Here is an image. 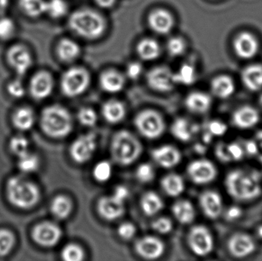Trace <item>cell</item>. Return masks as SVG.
<instances>
[{"instance_id":"6da1fadb","label":"cell","mask_w":262,"mask_h":261,"mask_svg":"<svg viewBox=\"0 0 262 261\" xmlns=\"http://www.w3.org/2000/svg\"><path fill=\"white\" fill-rule=\"evenodd\" d=\"M224 185L228 195L236 202H252L262 194V176L256 170H231L225 177Z\"/></svg>"},{"instance_id":"7a4b0ae2","label":"cell","mask_w":262,"mask_h":261,"mask_svg":"<svg viewBox=\"0 0 262 261\" xmlns=\"http://www.w3.org/2000/svg\"><path fill=\"white\" fill-rule=\"evenodd\" d=\"M69 27L77 36L89 41H95L104 35L107 24L105 18L97 11L80 9L71 14Z\"/></svg>"},{"instance_id":"3957f363","label":"cell","mask_w":262,"mask_h":261,"mask_svg":"<svg viewBox=\"0 0 262 261\" xmlns=\"http://www.w3.org/2000/svg\"><path fill=\"white\" fill-rule=\"evenodd\" d=\"M110 153L115 163L121 167H128L141 156L143 145L132 132L118 130L111 141Z\"/></svg>"},{"instance_id":"277c9868","label":"cell","mask_w":262,"mask_h":261,"mask_svg":"<svg viewBox=\"0 0 262 261\" xmlns=\"http://www.w3.org/2000/svg\"><path fill=\"white\" fill-rule=\"evenodd\" d=\"M40 125L49 137L63 139L73 130V119L66 107L55 104L46 107L41 112Z\"/></svg>"},{"instance_id":"5b68a950","label":"cell","mask_w":262,"mask_h":261,"mask_svg":"<svg viewBox=\"0 0 262 261\" xmlns=\"http://www.w3.org/2000/svg\"><path fill=\"white\" fill-rule=\"evenodd\" d=\"M6 195L11 204L23 209L35 206L40 199L38 186L21 176H15L8 181Z\"/></svg>"},{"instance_id":"8992f818","label":"cell","mask_w":262,"mask_h":261,"mask_svg":"<svg viewBox=\"0 0 262 261\" xmlns=\"http://www.w3.org/2000/svg\"><path fill=\"white\" fill-rule=\"evenodd\" d=\"M134 124L141 136L148 139H157L166 130V122L161 113L152 109L139 112L134 119Z\"/></svg>"},{"instance_id":"52a82bcc","label":"cell","mask_w":262,"mask_h":261,"mask_svg":"<svg viewBox=\"0 0 262 261\" xmlns=\"http://www.w3.org/2000/svg\"><path fill=\"white\" fill-rule=\"evenodd\" d=\"M91 84V75L87 69L82 67H72L64 72L61 78V93L69 98L83 94Z\"/></svg>"},{"instance_id":"ba28073f","label":"cell","mask_w":262,"mask_h":261,"mask_svg":"<svg viewBox=\"0 0 262 261\" xmlns=\"http://www.w3.org/2000/svg\"><path fill=\"white\" fill-rule=\"evenodd\" d=\"M187 243L192 254L197 257H208L215 249L214 235L209 228L203 225H195L190 228Z\"/></svg>"},{"instance_id":"9c48e42d","label":"cell","mask_w":262,"mask_h":261,"mask_svg":"<svg viewBox=\"0 0 262 261\" xmlns=\"http://www.w3.org/2000/svg\"><path fill=\"white\" fill-rule=\"evenodd\" d=\"M256 241L249 233L238 231L229 236L226 242V249L231 257L235 259H246L253 255L257 251Z\"/></svg>"},{"instance_id":"30bf717a","label":"cell","mask_w":262,"mask_h":261,"mask_svg":"<svg viewBox=\"0 0 262 261\" xmlns=\"http://www.w3.org/2000/svg\"><path fill=\"white\" fill-rule=\"evenodd\" d=\"M189 179L197 185H206L213 182L218 177L215 164L207 159H199L189 162L186 169Z\"/></svg>"},{"instance_id":"8fae6325","label":"cell","mask_w":262,"mask_h":261,"mask_svg":"<svg viewBox=\"0 0 262 261\" xmlns=\"http://www.w3.org/2000/svg\"><path fill=\"white\" fill-rule=\"evenodd\" d=\"M97 147L96 133L90 132L78 136L72 142L69 148V154L77 164H84L93 157Z\"/></svg>"},{"instance_id":"7c38bea8","label":"cell","mask_w":262,"mask_h":261,"mask_svg":"<svg viewBox=\"0 0 262 261\" xmlns=\"http://www.w3.org/2000/svg\"><path fill=\"white\" fill-rule=\"evenodd\" d=\"M149 88L159 93H167L175 87L173 72L166 66L152 67L146 75Z\"/></svg>"},{"instance_id":"4fadbf2b","label":"cell","mask_w":262,"mask_h":261,"mask_svg":"<svg viewBox=\"0 0 262 261\" xmlns=\"http://www.w3.org/2000/svg\"><path fill=\"white\" fill-rule=\"evenodd\" d=\"M232 46L236 56L243 60L255 58L260 51V42L258 38L248 31L237 34L232 41Z\"/></svg>"},{"instance_id":"5bb4252c","label":"cell","mask_w":262,"mask_h":261,"mask_svg":"<svg viewBox=\"0 0 262 261\" xmlns=\"http://www.w3.org/2000/svg\"><path fill=\"white\" fill-rule=\"evenodd\" d=\"M199 204L203 214L209 220H217L223 216L224 201L220 193L206 190L200 194Z\"/></svg>"},{"instance_id":"9a60e30c","label":"cell","mask_w":262,"mask_h":261,"mask_svg":"<svg viewBox=\"0 0 262 261\" xmlns=\"http://www.w3.org/2000/svg\"><path fill=\"white\" fill-rule=\"evenodd\" d=\"M137 255L145 260H154L160 258L166 251L164 242L156 236L146 235L138 239L134 245Z\"/></svg>"},{"instance_id":"2e32d148","label":"cell","mask_w":262,"mask_h":261,"mask_svg":"<svg viewBox=\"0 0 262 261\" xmlns=\"http://www.w3.org/2000/svg\"><path fill=\"white\" fill-rule=\"evenodd\" d=\"M62 237L60 227L52 222H45L38 224L32 231L33 240L40 246L52 248L58 245Z\"/></svg>"},{"instance_id":"e0dca14e","label":"cell","mask_w":262,"mask_h":261,"mask_svg":"<svg viewBox=\"0 0 262 261\" xmlns=\"http://www.w3.org/2000/svg\"><path fill=\"white\" fill-rule=\"evenodd\" d=\"M149 29L159 35H167L172 32L175 26L173 15L169 10L157 8L149 12L147 16Z\"/></svg>"},{"instance_id":"ac0fdd59","label":"cell","mask_w":262,"mask_h":261,"mask_svg":"<svg viewBox=\"0 0 262 261\" xmlns=\"http://www.w3.org/2000/svg\"><path fill=\"white\" fill-rule=\"evenodd\" d=\"M261 115L258 109L251 105H243L234 110L232 123L238 130H251L259 124Z\"/></svg>"},{"instance_id":"d6986e66","label":"cell","mask_w":262,"mask_h":261,"mask_svg":"<svg viewBox=\"0 0 262 261\" xmlns=\"http://www.w3.org/2000/svg\"><path fill=\"white\" fill-rule=\"evenodd\" d=\"M151 157L157 165L164 169H172L182 160L181 152L169 144L160 146L151 151Z\"/></svg>"},{"instance_id":"ffe728a7","label":"cell","mask_w":262,"mask_h":261,"mask_svg":"<svg viewBox=\"0 0 262 261\" xmlns=\"http://www.w3.org/2000/svg\"><path fill=\"white\" fill-rule=\"evenodd\" d=\"M98 215L104 220L113 222L122 217L124 214V202L113 196H103L97 204Z\"/></svg>"},{"instance_id":"44dd1931","label":"cell","mask_w":262,"mask_h":261,"mask_svg":"<svg viewBox=\"0 0 262 261\" xmlns=\"http://www.w3.org/2000/svg\"><path fill=\"white\" fill-rule=\"evenodd\" d=\"M212 95L200 90L190 92L185 99L186 109L195 114L208 113L212 108Z\"/></svg>"},{"instance_id":"7402d4cb","label":"cell","mask_w":262,"mask_h":261,"mask_svg":"<svg viewBox=\"0 0 262 261\" xmlns=\"http://www.w3.org/2000/svg\"><path fill=\"white\" fill-rule=\"evenodd\" d=\"M53 88V78L49 72H38L31 81V93L36 100L46 99L50 96Z\"/></svg>"},{"instance_id":"603a6c76","label":"cell","mask_w":262,"mask_h":261,"mask_svg":"<svg viewBox=\"0 0 262 261\" xmlns=\"http://www.w3.org/2000/svg\"><path fill=\"white\" fill-rule=\"evenodd\" d=\"M8 61L18 75H24L32 66V57L29 51L21 45H15L9 49Z\"/></svg>"},{"instance_id":"cb8c5ba5","label":"cell","mask_w":262,"mask_h":261,"mask_svg":"<svg viewBox=\"0 0 262 261\" xmlns=\"http://www.w3.org/2000/svg\"><path fill=\"white\" fill-rule=\"evenodd\" d=\"M211 93L220 100H226L232 97L236 90L235 81L227 75L215 76L211 81Z\"/></svg>"},{"instance_id":"d4e9b609","label":"cell","mask_w":262,"mask_h":261,"mask_svg":"<svg viewBox=\"0 0 262 261\" xmlns=\"http://www.w3.org/2000/svg\"><path fill=\"white\" fill-rule=\"evenodd\" d=\"M125 76L115 69L104 70L99 78L100 87L108 93L121 92L125 86Z\"/></svg>"},{"instance_id":"484cf974","label":"cell","mask_w":262,"mask_h":261,"mask_svg":"<svg viewBox=\"0 0 262 261\" xmlns=\"http://www.w3.org/2000/svg\"><path fill=\"white\" fill-rule=\"evenodd\" d=\"M241 80L244 87L249 91H261L262 64L254 63L246 66L242 72Z\"/></svg>"},{"instance_id":"4316f807","label":"cell","mask_w":262,"mask_h":261,"mask_svg":"<svg viewBox=\"0 0 262 261\" xmlns=\"http://www.w3.org/2000/svg\"><path fill=\"white\" fill-rule=\"evenodd\" d=\"M56 53L60 61L69 64L79 58L81 49L78 42L71 38H66L58 41Z\"/></svg>"},{"instance_id":"83f0119b","label":"cell","mask_w":262,"mask_h":261,"mask_svg":"<svg viewBox=\"0 0 262 261\" xmlns=\"http://www.w3.org/2000/svg\"><path fill=\"white\" fill-rule=\"evenodd\" d=\"M103 117L110 124H118L126 116V107L121 101L112 99L106 101L101 108Z\"/></svg>"},{"instance_id":"f1b7e54d","label":"cell","mask_w":262,"mask_h":261,"mask_svg":"<svg viewBox=\"0 0 262 261\" xmlns=\"http://www.w3.org/2000/svg\"><path fill=\"white\" fill-rule=\"evenodd\" d=\"M172 212L177 222L182 225H189L195 220L196 212L192 202L186 199L177 201L172 206Z\"/></svg>"},{"instance_id":"f546056e","label":"cell","mask_w":262,"mask_h":261,"mask_svg":"<svg viewBox=\"0 0 262 261\" xmlns=\"http://www.w3.org/2000/svg\"><path fill=\"white\" fill-rule=\"evenodd\" d=\"M137 55L143 61H151L157 59L161 54V47L157 40L144 38L136 46Z\"/></svg>"},{"instance_id":"4dcf8cb0","label":"cell","mask_w":262,"mask_h":261,"mask_svg":"<svg viewBox=\"0 0 262 261\" xmlns=\"http://www.w3.org/2000/svg\"><path fill=\"white\" fill-rule=\"evenodd\" d=\"M160 185L165 194L172 198L178 197L186 188L183 178L177 173H169L163 176Z\"/></svg>"},{"instance_id":"1f68e13d","label":"cell","mask_w":262,"mask_h":261,"mask_svg":"<svg viewBox=\"0 0 262 261\" xmlns=\"http://www.w3.org/2000/svg\"><path fill=\"white\" fill-rule=\"evenodd\" d=\"M195 127L186 118L178 117L170 127V133L177 140L187 143L192 139L195 133Z\"/></svg>"},{"instance_id":"d6a6232c","label":"cell","mask_w":262,"mask_h":261,"mask_svg":"<svg viewBox=\"0 0 262 261\" xmlns=\"http://www.w3.org/2000/svg\"><path fill=\"white\" fill-rule=\"evenodd\" d=\"M140 207L146 216L151 217L158 214L163 209L164 204L157 193L149 191L146 192L142 196L140 199Z\"/></svg>"},{"instance_id":"836d02e7","label":"cell","mask_w":262,"mask_h":261,"mask_svg":"<svg viewBox=\"0 0 262 261\" xmlns=\"http://www.w3.org/2000/svg\"><path fill=\"white\" fill-rule=\"evenodd\" d=\"M73 203L72 199L64 195H58L51 203V211L56 219L64 220L72 214Z\"/></svg>"},{"instance_id":"e575fe53","label":"cell","mask_w":262,"mask_h":261,"mask_svg":"<svg viewBox=\"0 0 262 261\" xmlns=\"http://www.w3.org/2000/svg\"><path fill=\"white\" fill-rule=\"evenodd\" d=\"M174 81L176 84L189 86L196 81L197 70L191 63H184L180 66L177 72H173Z\"/></svg>"},{"instance_id":"d590c367","label":"cell","mask_w":262,"mask_h":261,"mask_svg":"<svg viewBox=\"0 0 262 261\" xmlns=\"http://www.w3.org/2000/svg\"><path fill=\"white\" fill-rule=\"evenodd\" d=\"M12 121L18 130H28L32 128L35 123V115L29 107H21L15 112Z\"/></svg>"},{"instance_id":"8d00e7d4","label":"cell","mask_w":262,"mask_h":261,"mask_svg":"<svg viewBox=\"0 0 262 261\" xmlns=\"http://www.w3.org/2000/svg\"><path fill=\"white\" fill-rule=\"evenodd\" d=\"M21 10L31 17H38L46 13V0H19Z\"/></svg>"},{"instance_id":"74e56055","label":"cell","mask_w":262,"mask_h":261,"mask_svg":"<svg viewBox=\"0 0 262 261\" xmlns=\"http://www.w3.org/2000/svg\"><path fill=\"white\" fill-rule=\"evenodd\" d=\"M69 5L66 0H48L46 1V13L52 18L58 19L67 15Z\"/></svg>"},{"instance_id":"f35d334b","label":"cell","mask_w":262,"mask_h":261,"mask_svg":"<svg viewBox=\"0 0 262 261\" xmlns=\"http://www.w3.org/2000/svg\"><path fill=\"white\" fill-rule=\"evenodd\" d=\"M112 173L113 169L111 162L107 160H102L95 165L92 171V176L97 182L104 183L110 180L112 177Z\"/></svg>"},{"instance_id":"ab89813d","label":"cell","mask_w":262,"mask_h":261,"mask_svg":"<svg viewBox=\"0 0 262 261\" xmlns=\"http://www.w3.org/2000/svg\"><path fill=\"white\" fill-rule=\"evenodd\" d=\"M61 257L64 261H82L85 258V253L79 245L70 243L61 250Z\"/></svg>"},{"instance_id":"60d3db41","label":"cell","mask_w":262,"mask_h":261,"mask_svg":"<svg viewBox=\"0 0 262 261\" xmlns=\"http://www.w3.org/2000/svg\"><path fill=\"white\" fill-rule=\"evenodd\" d=\"M18 168L25 173L36 171L39 167V159L36 155L29 151L18 156Z\"/></svg>"},{"instance_id":"b9f144b4","label":"cell","mask_w":262,"mask_h":261,"mask_svg":"<svg viewBox=\"0 0 262 261\" xmlns=\"http://www.w3.org/2000/svg\"><path fill=\"white\" fill-rule=\"evenodd\" d=\"M166 51L172 58L181 56L186 52L187 44L186 40L182 37H172L166 43Z\"/></svg>"},{"instance_id":"7bdbcfd3","label":"cell","mask_w":262,"mask_h":261,"mask_svg":"<svg viewBox=\"0 0 262 261\" xmlns=\"http://www.w3.org/2000/svg\"><path fill=\"white\" fill-rule=\"evenodd\" d=\"M78 122L84 127H94L98 122V114L91 107H81L77 113Z\"/></svg>"},{"instance_id":"ee69618b","label":"cell","mask_w":262,"mask_h":261,"mask_svg":"<svg viewBox=\"0 0 262 261\" xmlns=\"http://www.w3.org/2000/svg\"><path fill=\"white\" fill-rule=\"evenodd\" d=\"M136 178L141 183H149L155 178V171L151 164L143 162L136 170Z\"/></svg>"},{"instance_id":"f6af8a7d","label":"cell","mask_w":262,"mask_h":261,"mask_svg":"<svg viewBox=\"0 0 262 261\" xmlns=\"http://www.w3.org/2000/svg\"><path fill=\"white\" fill-rule=\"evenodd\" d=\"M15 238L11 231L0 230V256H6L13 248Z\"/></svg>"},{"instance_id":"bcb514c9","label":"cell","mask_w":262,"mask_h":261,"mask_svg":"<svg viewBox=\"0 0 262 261\" xmlns=\"http://www.w3.org/2000/svg\"><path fill=\"white\" fill-rule=\"evenodd\" d=\"M9 147L12 153L19 156L29 151V141L24 136H15L11 139Z\"/></svg>"},{"instance_id":"7dc6e473","label":"cell","mask_w":262,"mask_h":261,"mask_svg":"<svg viewBox=\"0 0 262 261\" xmlns=\"http://www.w3.org/2000/svg\"><path fill=\"white\" fill-rule=\"evenodd\" d=\"M152 230L161 234H169L172 231V222L169 218L160 217L154 220L151 225Z\"/></svg>"},{"instance_id":"c3c4849f","label":"cell","mask_w":262,"mask_h":261,"mask_svg":"<svg viewBox=\"0 0 262 261\" xmlns=\"http://www.w3.org/2000/svg\"><path fill=\"white\" fill-rule=\"evenodd\" d=\"M227 150L231 162H238L243 160L246 156L244 147L238 143L233 142L227 144Z\"/></svg>"},{"instance_id":"681fc988","label":"cell","mask_w":262,"mask_h":261,"mask_svg":"<svg viewBox=\"0 0 262 261\" xmlns=\"http://www.w3.org/2000/svg\"><path fill=\"white\" fill-rule=\"evenodd\" d=\"M15 32V25L10 18L3 17L0 18V38L9 39Z\"/></svg>"},{"instance_id":"f907efd6","label":"cell","mask_w":262,"mask_h":261,"mask_svg":"<svg viewBox=\"0 0 262 261\" xmlns=\"http://www.w3.org/2000/svg\"><path fill=\"white\" fill-rule=\"evenodd\" d=\"M137 232L135 225L131 222H124L118 228V234L123 240H131Z\"/></svg>"},{"instance_id":"816d5d0a","label":"cell","mask_w":262,"mask_h":261,"mask_svg":"<svg viewBox=\"0 0 262 261\" xmlns=\"http://www.w3.org/2000/svg\"><path fill=\"white\" fill-rule=\"evenodd\" d=\"M227 130V125L223 121H218V120L211 121L208 125V133H209L211 136H224Z\"/></svg>"},{"instance_id":"f5cc1de1","label":"cell","mask_w":262,"mask_h":261,"mask_svg":"<svg viewBox=\"0 0 262 261\" xmlns=\"http://www.w3.org/2000/svg\"><path fill=\"white\" fill-rule=\"evenodd\" d=\"M243 216V210L238 205H231L223 211V216L228 222H237Z\"/></svg>"},{"instance_id":"db71d44e","label":"cell","mask_w":262,"mask_h":261,"mask_svg":"<svg viewBox=\"0 0 262 261\" xmlns=\"http://www.w3.org/2000/svg\"><path fill=\"white\" fill-rule=\"evenodd\" d=\"M143 67L139 61H131L127 64L125 69V75L131 80H137L141 76Z\"/></svg>"},{"instance_id":"11a10c76","label":"cell","mask_w":262,"mask_h":261,"mask_svg":"<svg viewBox=\"0 0 262 261\" xmlns=\"http://www.w3.org/2000/svg\"><path fill=\"white\" fill-rule=\"evenodd\" d=\"M8 91L14 98H21L25 94L24 86L18 80L12 81L8 85Z\"/></svg>"},{"instance_id":"9f6ffc18","label":"cell","mask_w":262,"mask_h":261,"mask_svg":"<svg viewBox=\"0 0 262 261\" xmlns=\"http://www.w3.org/2000/svg\"><path fill=\"white\" fill-rule=\"evenodd\" d=\"M215 154L217 159L224 163L230 162V158H229V153H228L227 144L220 143L215 147Z\"/></svg>"},{"instance_id":"6f0895ef","label":"cell","mask_w":262,"mask_h":261,"mask_svg":"<svg viewBox=\"0 0 262 261\" xmlns=\"http://www.w3.org/2000/svg\"><path fill=\"white\" fill-rule=\"evenodd\" d=\"M244 147L245 153L246 155L249 156H252V157H255L258 156V147H257L256 143H255V139H249L246 144L243 146Z\"/></svg>"},{"instance_id":"680465c9","label":"cell","mask_w":262,"mask_h":261,"mask_svg":"<svg viewBox=\"0 0 262 261\" xmlns=\"http://www.w3.org/2000/svg\"><path fill=\"white\" fill-rule=\"evenodd\" d=\"M128 195L129 191L127 187L124 186V185H118V186L115 187L112 196L118 199V200L124 202V201L128 197Z\"/></svg>"},{"instance_id":"91938a15","label":"cell","mask_w":262,"mask_h":261,"mask_svg":"<svg viewBox=\"0 0 262 261\" xmlns=\"http://www.w3.org/2000/svg\"><path fill=\"white\" fill-rule=\"evenodd\" d=\"M254 139H255V143H256L257 144V147H258V157L260 158V159H261L262 162V130H258V131L255 133Z\"/></svg>"},{"instance_id":"94428289","label":"cell","mask_w":262,"mask_h":261,"mask_svg":"<svg viewBox=\"0 0 262 261\" xmlns=\"http://www.w3.org/2000/svg\"><path fill=\"white\" fill-rule=\"evenodd\" d=\"M97 6L102 9H111L116 4L117 0H95Z\"/></svg>"},{"instance_id":"6125c7cd","label":"cell","mask_w":262,"mask_h":261,"mask_svg":"<svg viewBox=\"0 0 262 261\" xmlns=\"http://www.w3.org/2000/svg\"><path fill=\"white\" fill-rule=\"evenodd\" d=\"M8 4H9V0H0V15L5 12Z\"/></svg>"},{"instance_id":"be15d7a7","label":"cell","mask_w":262,"mask_h":261,"mask_svg":"<svg viewBox=\"0 0 262 261\" xmlns=\"http://www.w3.org/2000/svg\"><path fill=\"white\" fill-rule=\"evenodd\" d=\"M255 234H256V237L262 242V224L257 227L256 230H255Z\"/></svg>"},{"instance_id":"e7e4bbea","label":"cell","mask_w":262,"mask_h":261,"mask_svg":"<svg viewBox=\"0 0 262 261\" xmlns=\"http://www.w3.org/2000/svg\"><path fill=\"white\" fill-rule=\"evenodd\" d=\"M258 102L260 109L262 110V93L259 95V97H258Z\"/></svg>"}]
</instances>
